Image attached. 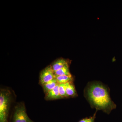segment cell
Listing matches in <instances>:
<instances>
[{"mask_svg":"<svg viewBox=\"0 0 122 122\" xmlns=\"http://www.w3.org/2000/svg\"><path fill=\"white\" fill-rule=\"evenodd\" d=\"M55 78L54 72L51 65L42 71L39 76V83L42 86Z\"/></svg>","mask_w":122,"mask_h":122,"instance_id":"cell-4","label":"cell"},{"mask_svg":"<svg viewBox=\"0 0 122 122\" xmlns=\"http://www.w3.org/2000/svg\"><path fill=\"white\" fill-rule=\"evenodd\" d=\"M12 122H34L28 116L24 103H18L14 107Z\"/></svg>","mask_w":122,"mask_h":122,"instance_id":"cell-3","label":"cell"},{"mask_svg":"<svg viewBox=\"0 0 122 122\" xmlns=\"http://www.w3.org/2000/svg\"><path fill=\"white\" fill-rule=\"evenodd\" d=\"M96 112L93 116L89 118H86L79 120L78 122H94L96 118Z\"/></svg>","mask_w":122,"mask_h":122,"instance_id":"cell-12","label":"cell"},{"mask_svg":"<svg viewBox=\"0 0 122 122\" xmlns=\"http://www.w3.org/2000/svg\"><path fill=\"white\" fill-rule=\"evenodd\" d=\"M54 74L55 76H61V75H71V74L70 71L69 64L66 65L61 69L55 72Z\"/></svg>","mask_w":122,"mask_h":122,"instance_id":"cell-10","label":"cell"},{"mask_svg":"<svg viewBox=\"0 0 122 122\" xmlns=\"http://www.w3.org/2000/svg\"><path fill=\"white\" fill-rule=\"evenodd\" d=\"M67 85V83L59 84V94L62 99L67 98L66 94V88Z\"/></svg>","mask_w":122,"mask_h":122,"instance_id":"cell-11","label":"cell"},{"mask_svg":"<svg viewBox=\"0 0 122 122\" xmlns=\"http://www.w3.org/2000/svg\"><path fill=\"white\" fill-rule=\"evenodd\" d=\"M59 84H58L54 89L46 94L45 98L46 100H54L62 99L59 94Z\"/></svg>","mask_w":122,"mask_h":122,"instance_id":"cell-5","label":"cell"},{"mask_svg":"<svg viewBox=\"0 0 122 122\" xmlns=\"http://www.w3.org/2000/svg\"><path fill=\"white\" fill-rule=\"evenodd\" d=\"M55 78L58 84H63L73 82V78L72 75H61L55 76Z\"/></svg>","mask_w":122,"mask_h":122,"instance_id":"cell-9","label":"cell"},{"mask_svg":"<svg viewBox=\"0 0 122 122\" xmlns=\"http://www.w3.org/2000/svg\"><path fill=\"white\" fill-rule=\"evenodd\" d=\"M12 94L8 89H1L0 91V122H8Z\"/></svg>","mask_w":122,"mask_h":122,"instance_id":"cell-2","label":"cell"},{"mask_svg":"<svg viewBox=\"0 0 122 122\" xmlns=\"http://www.w3.org/2000/svg\"><path fill=\"white\" fill-rule=\"evenodd\" d=\"M85 94L91 107L97 110H102L107 114L116 108L112 100L108 89L102 83L93 82L89 83Z\"/></svg>","mask_w":122,"mask_h":122,"instance_id":"cell-1","label":"cell"},{"mask_svg":"<svg viewBox=\"0 0 122 122\" xmlns=\"http://www.w3.org/2000/svg\"><path fill=\"white\" fill-rule=\"evenodd\" d=\"M69 64L68 61L64 58H60L54 62L51 65L54 72H55Z\"/></svg>","mask_w":122,"mask_h":122,"instance_id":"cell-6","label":"cell"},{"mask_svg":"<svg viewBox=\"0 0 122 122\" xmlns=\"http://www.w3.org/2000/svg\"><path fill=\"white\" fill-rule=\"evenodd\" d=\"M58 84L56 79L54 78L52 81H50L49 82L43 85L42 86L46 94L48 92L54 89Z\"/></svg>","mask_w":122,"mask_h":122,"instance_id":"cell-8","label":"cell"},{"mask_svg":"<svg viewBox=\"0 0 122 122\" xmlns=\"http://www.w3.org/2000/svg\"><path fill=\"white\" fill-rule=\"evenodd\" d=\"M66 94L67 98L74 97L77 96V92L73 82L67 83L66 88Z\"/></svg>","mask_w":122,"mask_h":122,"instance_id":"cell-7","label":"cell"}]
</instances>
